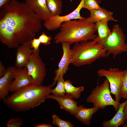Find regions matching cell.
Listing matches in <instances>:
<instances>
[{
    "label": "cell",
    "mask_w": 127,
    "mask_h": 127,
    "mask_svg": "<svg viewBox=\"0 0 127 127\" xmlns=\"http://www.w3.org/2000/svg\"><path fill=\"white\" fill-rule=\"evenodd\" d=\"M0 8V40L9 48L30 41L42 29V20L25 2L11 0Z\"/></svg>",
    "instance_id": "cell-1"
},
{
    "label": "cell",
    "mask_w": 127,
    "mask_h": 127,
    "mask_svg": "<svg viewBox=\"0 0 127 127\" xmlns=\"http://www.w3.org/2000/svg\"><path fill=\"white\" fill-rule=\"evenodd\" d=\"M51 85L32 84L14 92L4 100L8 107L17 112L24 111L37 107L52 93Z\"/></svg>",
    "instance_id": "cell-2"
},
{
    "label": "cell",
    "mask_w": 127,
    "mask_h": 127,
    "mask_svg": "<svg viewBox=\"0 0 127 127\" xmlns=\"http://www.w3.org/2000/svg\"><path fill=\"white\" fill-rule=\"evenodd\" d=\"M95 23L90 21L88 18L74 19L63 23L60 31L55 36L56 44L63 42L71 44L74 43L93 40L97 36Z\"/></svg>",
    "instance_id": "cell-3"
},
{
    "label": "cell",
    "mask_w": 127,
    "mask_h": 127,
    "mask_svg": "<svg viewBox=\"0 0 127 127\" xmlns=\"http://www.w3.org/2000/svg\"><path fill=\"white\" fill-rule=\"evenodd\" d=\"M98 37L92 41L75 43L71 49V64L79 67L90 64L102 58L106 57L107 51L97 42Z\"/></svg>",
    "instance_id": "cell-4"
},
{
    "label": "cell",
    "mask_w": 127,
    "mask_h": 127,
    "mask_svg": "<svg viewBox=\"0 0 127 127\" xmlns=\"http://www.w3.org/2000/svg\"><path fill=\"white\" fill-rule=\"evenodd\" d=\"M110 88L109 81L106 78L102 84L96 86L92 90L91 94L86 98V101L92 103L93 107L101 109H104L107 106H112L117 111L120 103L112 98Z\"/></svg>",
    "instance_id": "cell-5"
},
{
    "label": "cell",
    "mask_w": 127,
    "mask_h": 127,
    "mask_svg": "<svg viewBox=\"0 0 127 127\" xmlns=\"http://www.w3.org/2000/svg\"><path fill=\"white\" fill-rule=\"evenodd\" d=\"M126 37L118 24L114 25L111 33L105 39L98 40L107 51L106 57L110 54L115 58L118 54L127 52V44L125 41Z\"/></svg>",
    "instance_id": "cell-6"
},
{
    "label": "cell",
    "mask_w": 127,
    "mask_h": 127,
    "mask_svg": "<svg viewBox=\"0 0 127 127\" xmlns=\"http://www.w3.org/2000/svg\"><path fill=\"white\" fill-rule=\"evenodd\" d=\"M125 70H119L115 67H110L108 70L99 69L97 71L99 77H104L109 83L111 93L115 96V100L120 102L122 98L121 92L123 77Z\"/></svg>",
    "instance_id": "cell-7"
},
{
    "label": "cell",
    "mask_w": 127,
    "mask_h": 127,
    "mask_svg": "<svg viewBox=\"0 0 127 127\" xmlns=\"http://www.w3.org/2000/svg\"><path fill=\"white\" fill-rule=\"evenodd\" d=\"M40 50H33L26 67L28 75L32 78L34 84L42 85L47 75L45 65L39 54Z\"/></svg>",
    "instance_id": "cell-8"
},
{
    "label": "cell",
    "mask_w": 127,
    "mask_h": 127,
    "mask_svg": "<svg viewBox=\"0 0 127 127\" xmlns=\"http://www.w3.org/2000/svg\"><path fill=\"white\" fill-rule=\"evenodd\" d=\"M84 0H81L76 8L70 13L64 16H52L48 20L44 22V25L48 30L54 31L60 27L63 23L74 19H80L85 18L80 15V12L83 8Z\"/></svg>",
    "instance_id": "cell-9"
},
{
    "label": "cell",
    "mask_w": 127,
    "mask_h": 127,
    "mask_svg": "<svg viewBox=\"0 0 127 127\" xmlns=\"http://www.w3.org/2000/svg\"><path fill=\"white\" fill-rule=\"evenodd\" d=\"M14 81L9 88V91L15 92L25 87L34 84L32 77L28 73L26 67L16 68L13 74Z\"/></svg>",
    "instance_id": "cell-10"
},
{
    "label": "cell",
    "mask_w": 127,
    "mask_h": 127,
    "mask_svg": "<svg viewBox=\"0 0 127 127\" xmlns=\"http://www.w3.org/2000/svg\"><path fill=\"white\" fill-rule=\"evenodd\" d=\"M61 43L63 55L59 63L58 68L55 71V76L53 79L54 82L51 85V87L55 84L58 78L60 75H64L66 73L68 69L70 64H71L70 46L71 44L67 42H63Z\"/></svg>",
    "instance_id": "cell-11"
},
{
    "label": "cell",
    "mask_w": 127,
    "mask_h": 127,
    "mask_svg": "<svg viewBox=\"0 0 127 127\" xmlns=\"http://www.w3.org/2000/svg\"><path fill=\"white\" fill-rule=\"evenodd\" d=\"M25 2L31 11L42 21H46L52 16L46 0H26Z\"/></svg>",
    "instance_id": "cell-12"
},
{
    "label": "cell",
    "mask_w": 127,
    "mask_h": 127,
    "mask_svg": "<svg viewBox=\"0 0 127 127\" xmlns=\"http://www.w3.org/2000/svg\"><path fill=\"white\" fill-rule=\"evenodd\" d=\"M17 48L15 66L17 68H22L26 67L33 49L31 47L30 40L21 44Z\"/></svg>",
    "instance_id": "cell-13"
},
{
    "label": "cell",
    "mask_w": 127,
    "mask_h": 127,
    "mask_svg": "<svg viewBox=\"0 0 127 127\" xmlns=\"http://www.w3.org/2000/svg\"><path fill=\"white\" fill-rule=\"evenodd\" d=\"M56 100L60 106V108L68 112L72 115H74L77 107V103L70 95L66 94L61 96H58L50 94L47 96Z\"/></svg>",
    "instance_id": "cell-14"
},
{
    "label": "cell",
    "mask_w": 127,
    "mask_h": 127,
    "mask_svg": "<svg viewBox=\"0 0 127 127\" xmlns=\"http://www.w3.org/2000/svg\"><path fill=\"white\" fill-rule=\"evenodd\" d=\"M16 68L15 66H9L7 69L6 72L0 78V99L3 100L8 95L9 88L13 81V74Z\"/></svg>",
    "instance_id": "cell-15"
},
{
    "label": "cell",
    "mask_w": 127,
    "mask_h": 127,
    "mask_svg": "<svg viewBox=\"0 0 127 127\" xmlns=\"http://www.w3.org/2000/svg\"><path fill=\"white\" fill-rule=\"evenodd\" d=\"M99 108L93 107L90 108H87L83 106H78L74 115L76 118L82 123L88 126L91 123L93 115L96 113Z\"/></svg>",
    "instance_id": "cell-16"
},
{
    "label": "cell",
    "mask_w": 127,
    "mask_h": 127,
    "mask_svg": "<svg viewBox=\"0 0 127 127\" xmlns=\"http://www.w3.org/2000/svg\"><path fill=\"white\" fill-rule=\"evenodd\" d=\"M127 103V99L120 103L119 108L114 116L111 119L103 121L102 123L103 127H118L125 124V115L123 108Z\"/></svg>",
    "instance_id": "cell-17"
},
{
    "label": "cell",
    "mask_w": 127,
    "mask_h": 127,
    "mask_svg": "<svg viewBox=\"0 0 127 127\" xmlns=\"http://www.w3.org/2000/svg\"><path fill=\"white\" fill-rule=\"evenodd\" d=\"M90 16L88 18L91 22L95 23L98 21H118L113 16V13L104 8L95 9L90 11Z\"/></svg>",
    "instance_id": "cell-18"
},
{
    "label": "cell",
    "mask_w": 127,
    "mask_h": 127,
    "mask_svg": "<svg viewBox=\"0 0 127 127\" xmlns=\"http://www.w3.org/2000/svg\"><path fill=\"white\" fill-rule=\"evenodd\" d=\"M108 21H98L95 23L99 40H102L106 39L110 35L111 32L108 25Z\"/></svg>",
    "instance_id": "cell-19"
},
{
    "label": "cell",
    "mask_w": 127,
    "mask_h": 127,
    "mask_svg": "<svg viewBox=\"0 0 127 127\" xmlns=\"http://www.w3.org/2000/svg\"><path fill=\"white\" fill-rule=\"evenodd\" d=\"M64 86L66 94L70 95L74 99H78L80 97L81 92L84 90L83 86L76 87L74 86L69 80L64 81Z\"/></svg>",
    "instance_id": "cell-20"
},
{
    "label": "cell",
    "mask_w": 127,
    "mask_h": 127,
    "mask_svg": "<svg viewBox=\"0 0 127 127\" xmlns=\"http://www.w3.org/2000/svg\"><path fill=\"white\" fill-rule=\"evenodd\" d=\"M48 7L52 16L60 15L62 12L61 0H46Z\"/></svg>",
    "instance_id": "cell-21"
},
{
    "label": "cell",
    "mask_w": 127,
    "mask_h": 127,
    "mask_svg": "<svg viewBox=\"0 0 127 127\" xmlns=\"http://www.w3.org/2000/svg\"><path fill=\"white\" fill-rule=\"evenodd\" d=\"M64 75H60L58 78L57 81V85L56 87L52 89V94L58 96H61L64 95L66 93V91L64 86V82L63 76Z\"/></svg>",
    "instance_id": "cell-22"
},
{
    "label": "cell",
    "mask_w": 127,
    "mask_h": 127,
    "mask_svg": "<svg viewBox=\"0 0 127 127\" xmlns=\"http://www.w3.org/2000/svg\"><path fill=\"white\" fill-rule=\"evenodd\" d=\"M53 119V123L59 127H73V124L69 121L63 120L59 117L56 115L54 114L52 115Z\"/></svg>",
    "instance_id": "cell-23"
},
{
    "label": "cell",
    "mask_w": 127,
    "mask_h": 127,
    "mask_svg": "<svg viewBox=\"0 0 127 127\" xmlns=\"http://www.w3.org/2000/svg\"><path fill=\"white\" fill-rule=\"evenodd\" d=\"M101 1L99 0H84L83 8L87 9L90 11L95 9L100 8L99 4Z\"/></svg>",
    "instance_id": "cell-24"
},
{
    "label": "cell",
    "mask_w": 127,
    "mask_h": 127,
    "mask_svg": "<svg viewBox=\"0 0 127 127\" xmlns=\"http://www.w3.org/2000/svg\"><path fill=\"white\" fill-rule=\"evenodd\" d=\"M121 95L122 98L127 99V69L125 70L123 78Z\"/></svg>",
    "instance_id": "cell-25"
},
{
    "label": "cell",
    "mask_w": 127,
    "mask_h": 127,
    "mask_svg": "<svg viewBox=\"0 0 127 127\" xmlns=\"http://www.w3.org/2000/svg\"><path fill=\"white\" fill-rule=\"evenodd\" d=\"M23 124V120L19 117H15L10 119L7 123V127H20Z\"/></svg>",
    "instance_id": "cell-26"
},
{
    "label": "cell",
    "mask_w": 127,
    "mask_h": 127,
    "mask_svg": "<svg viewBox=\"0 0 127 127\" xmlns=\"http://www.w3.org/2000/svg\"><path fill=\"white\" fill-rule=\"evenodd\" d=\"M38 38L41 43L45 46L50 44L52 39L51 36H47L44 32L42 33Z\"/></svg>",
    "instance_id": "cell-27"
},
{
    "label": "cell",
    "mask_w": 127,
    "mask_h": 127,
    "mask_svg": "<svg viewBox=\"0 0 127 127\" xmlns=\"http://www.w3.org/2000/svg\"><path fill=\"white\" fill-rule=\"evenodd\" d=\"M30 47L31 48L35 51L39 50V47L41 44L39 39L35 38L34 37L30 40Z\"/></svg>",
    "instance_id": "cell-28"
},
{
    "label": "cell",
    "mask_w": 127,
    "mask_h": 127,
    "mask_svg": "<svg viewBox=\"0 0 127 127\" xmlns=\"http://www.w3.org/2000/svg\"><path fill=\"white\" fill-rule=\"evenodd\" d=\"M6 69L1 62L0 61V78L3 76L6 71Z\"/></svg>",
    "instance_id": "cell-29"
},
{
    "label": "cell",
    "mask_w": 127,
    "mask_h": 127,
    "mask_svg": "<svg viewBox=\"0 0 127 127\" xmlns=\"http://www.w3.org/2000/svg\"><path fill=\"white\" fill-rule=\"evenodd\" d=\"M53 126L51 124H39L35 126L34 127H52Z\"/></svg>",
    "instance_id": "cell-30"
},
{
    "label": "cell",
    "mask_w": 127,
    "mask_h": 127,
    "mask_svg": "<svg viewBox=\"0 0 127 127\" xmlns=\"http://www.w3.org/2000/svg\"><path fill=\"white\" fill-rule=\"evenodd\" d=\"M123 111L125 115V122L127 121V103L125 105L123 108Z\"/></svg>",
    "instance_id": "cell-31"
},
{
    "label": "cell",
    "mask_w": 127,
    "mask_h": 127,
    "mask_svg": "<svg viewBox=\"0 0 127 127\" xmlns=\"http://www.w3.org/2000/svg\"><path fill=\"white\" fill-rule=\"evenodd\" d=\"M10 1V0H0V8L8 3Z\"/></svg>",
    "instance_id": "cell-32"
},
{
    "label": "cell",
    "mask_w": 127,
    "mask_h": 127,
    "mask_svg": "<svg viewBox=\"0 0 127 127\" xmlns=\"http://www.w3.org/2000/svg\"><path fill=\"white\" fill-rule=\"evenodd\" d=\"M122 127H127V121L126 122V123L125 124L122 126Z\"/></svg>",
    "instance_id": "cell-33"
}]
</instances>
